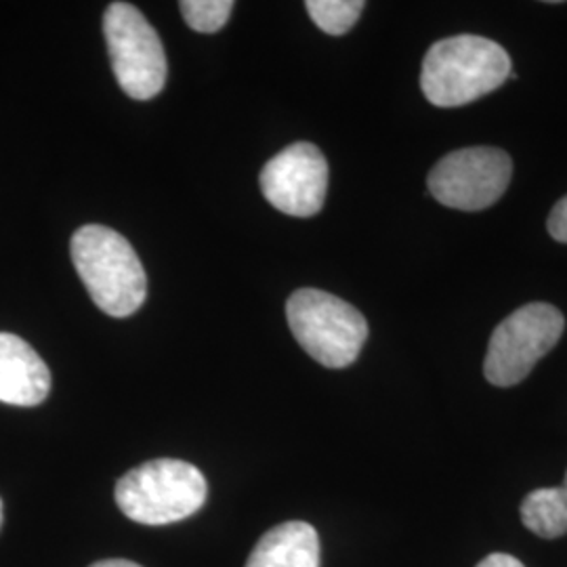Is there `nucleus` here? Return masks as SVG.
Wrapping results in <instances>:
<instances>
[{
    "label": "nucleus",
    "mask_w": 567,
    "mask_h": 567,
    "mask_svg": "<svg viewBox=\"0 0 567 567\" xmlns=\"http://www.w3.org/2000/svg\"><path fill=\"white\" fill-rule=\"evenodd\" d=\"M511 72V58L498 42L461 34L437 41L423 60L421 89L437 107H461L477 102L503 86Z\"/></svg>",
    "instance_id": "obj_1"
},
{
    "label": "nucleus",
    "mask_w": 567,
    "mask_h": 567,
    "mask_svg": "<svg viewBox=\"0 0 567 567\" xmlns=\"http://www.w3.org/2000/svg\"><path fill=\"white\" fill-rule=\"evenodd\" d=\"M72 264L93 303L112 318L140 311L147 297V278L135 248L105 225H84L72 236Z\"/></svg>",
    "instance_id": "obj_2"
},
{
    "label": "nucleus",
    "mask_w": 567,
    "mask_h": 567,
    "mask_svg": "<svg viewBox=\"0 0 567 567\" xmlns=\"http://www.w3.org/2000/svg\"><path fill=\"white\" fill-rule=\"evenodd\" d=\"M206 494L203 471L173 458L143 463L116 484L118 508L143 526H166L192 517L203 508Z\"/></svg>",
    "instance_id": "obj_3"
},
{
    "label": "nucleus",
    "mask_w": 567,
    "mask_h": 567,
    "mask_svg": "<svg viewBox=\"0 0 567 567\" xmlns=\"http://www.w3.org/2000/svg\"><path fill=\"white\" fill-rule=\"evenodd\" d=\"M286 318L297 343L326 368L353 364L368 339L362 311L324 290L301 288L292 292Z\"/></svg>",
    "instance_id": "obj_4"
},
{
    "label": "nucleus",
    "mask_w": 567,
    "mask_h": 567,
    "mask_svg": "<svg viewBox=\"0 0 567 567\" xmlns=\"http://www.w3.org/2000/svg\"><path fill=\"white\" fill-rule=\"evenodd\" d=\"M107 53L122 91L140 102L156 97L166 82L163 41L142 11L128 2H112L103 16Z\"/></svg>",
    "instance_id": "obj_5"
},
{
    "label": "nucleus",
    "mask_w": 567,
    "mask_h": 567,
    "mask_svg": "<svg viewBox=\"0 0 567 567\" xmlns=\"http://www.w3.org/2000/svg\"><path fill=\"white\" fill-rule=\"evenodd\" d=\"M566 330L564 313L548 303L515 309L494 328L487 344L484 374L492 385H519Z\"/></svg>",
    "instance_id": "obj_6"
},
{
    "label": "nucleus",
    "mask_w": 567,
    "mask_h": 567,
    "mask_svg": "<svg viewBox=\"0 0 567 567\" xmlns=\"http://www.w3.org/2000/svg\"><path fill=\"white\" fill-rule=\"evenodd\" d=\"M513 177V161L498 147H465L444 156L429 173V192L456 210H484L498 203Z\"/></svg>",
    "instance_id": "obj_7"
},
{
    "label": "nucleus",
    "mask_w": 567,
    "mask_h": 567,
    "mask_svg": "<svg viewBox=\"0 0 567 567\" xmlns=\"http://www.w3.org/2000/svg\"><path fill=\"white\" fill-rule=\"evenodd\" d=\"M265 200L284 215L313 217L328 194V163L313 143H292L261 171Z\"/></svg>",
    "instance_id": "obj_8"
},
{
    "label": "nucleus",
    "mask_w": 567,
    "mask_h": 567,
    "mask_svg": "<svg viewBox=\"0 0 567 567\" xmlns=\"http://www.w3.org/2000/svg\"><path fill=\"white\" fill-rule=\"evenodd\" d=\"M51 372L41 355L11 332H0V402L32 408L47 400Z\"/></svg>",
    "instance_id": "obj_9"
},
{
    "label": "nucleus",
    "mask_w": 567,
    "mask_h": 567,
    "mask_svg": "<svg viewBox=\"0 0 567 567\" xmlns=\"http://www.w3.org/2000/svg\"><path fill=\"white\" fill-rule=\"evenodd\" d=\"M246 567H320V538L305 522L271 527L252 548Z\"/></svg>",
    "instance_id": "obj_10"
},
{
    "label": "nucleus",
    "mask_w": 567,
    "mask_h": 567,
    "mask_svg": "<svg viewBox=\"0 0 567 567\" xmlns=\"http://www.w3.org/2000/svg\"><path fill=\"white\" fill-rule=\"evenodd\" d=\"M524 526L540 538L567 534V473L564 486L534 489L522 503Z\"/></svg>",
    "instance_id": "obj_11"
},
{
    "label": "nucleus",
    "mask_w": 567,
    "mask_h": 567,
    "mask_svg": "<svg viewBox=\"0 0 567 567\" xmlns=\"http://www.w3.org/2000/svg\"><path fill=\"white\" fill-rule=\"evenodd\" d=\"M362 0H309L305 9L313 23L330 37H343L364 11Z\"/></svg>",
    "instance_id": "obj_12"
},
{
    "label": "nucleus",
    "mask_w": 567,
    "mask_h": 567,
    "mask_svg": "<svg viewBox=\"0 0 567 567\" xmlns=\"http://www.w3.org/2000/svg\"><path fill=\"white\" fill-rule=\"evenodd\" d=\"M183 20L185 23L200 32V34H213L219 32L224 28L234 2L231 0H183L179 2Z\"/></svg>",
    "instance_id": "obj_13"
},
{
    "label": "nucleus",
    "mask_w": 567,
    "mask_h": 567,
    "mask_svg": "<svg viewBox=\"0 0 567 567\" xmlns=\"http://www.w3.org/2000/svg\"><path fill=\"white\" fill-rule=\"evenodd\" d=\"M548 234L557 243L567 244V196L553 206L548 215Z\"/></svg>",
    "instance_id": "obj_14"
},
{
    "label": "nucleus",
    "mask_w": 567,
    "mask_h": 567,
    "mask_svg": "<svg viewBox=\"0 0 567 567\" xmlns=\"http://www.w3.org/2000/svg\"><path fill=\"white\" fill-rule=\"evenodd\" d=\"M477 567H526L519 559H515L513 555L507 553H492L487 555L484 561H480Z\"/></svg>",
    "instance_id": "obj_15"
},
{
    "label": "nucleus",
    "mask_w": 567,
    "mask_h": 567,
    "mask_svg": "<svg viewBox=\"0 0 567 567\" xmlns=\"http://www.w3.org/2000/svg\"><path fill=\"white\" fill-rule=\"evenodd\" d=\"M91 567H142L133 561H124V559H107V561H97Z\"/></svg>",
    "instance_id": "obj_16"
},
{
    "label": "nucleus",
    "mask_w": 567,
    "mask_h": 567,
    "mask_svg": "<svg viewBox=\"0 0 567 567\" xmlns=\"http://www.w3.org/2000/svg\"><path fill=\"white\" fill-rule=\"evenodd\" d=\"M0 526H2V501H0Z\"/></svg>",
    "instance_id": "obj_17"
}]
</instances>
